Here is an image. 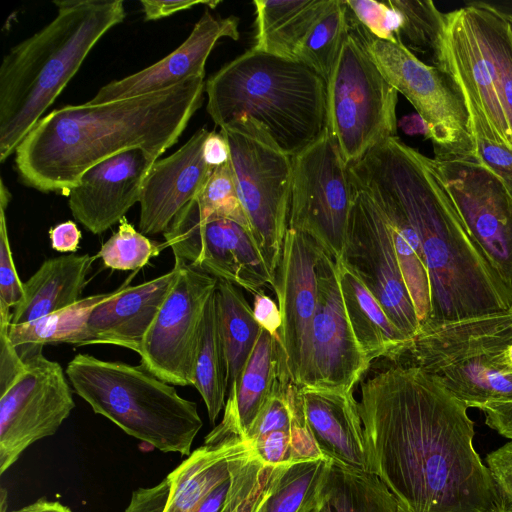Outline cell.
<instances>
[{
  "label": "cell",
  "mask_w": 512,
  "mask_h": 512,
  "mask_svg": "<svg viewBox=\"0 0 512 512\" xmlns=\"http://www.w3.org/2000/svg\"><path fill=\"white\" fill-rule=\"evenodd\" d=\"M322 498L332 512H409L372 472L330 462Z\"/></svg>",
  "instance_id": "33"
},
{
  "label": "cell",
  "mask_w": 512,
  "mask_h": 512,
  "mask_svg": "<svg viewBox=\"0 0 512 512\" xmlns=\"http://www.w3.org/2000/svg\"><path fill=\"white\" fill-rule=\"evenodd\" d=\"M355 186L372 199L389 225L396 255L421 327L431 316V296L429 275L418 234L392 198L374 188Z\"/></svg>",
  "instance_id": "30"
},
{
  "label": "cell",
  "mask_w": 512,
  "mask_h": 512,
  "mask_svg": "<svg viewBox=\"0 0 512 512\" xmlns=\"http://www.w3.org/2000/svg\"><path fill=\"white\" fill-rule=\"evenodd\" d=\"M10 307L0 303V393L4 392L23 371L25 363L10 341L8 330L12 320Z\"/></svg>",
  "instance_id": "44"
},
{
  "label": "cell",
  "mask_w": 512,
  "mask_h": 512,
  "mask_svg": "<svg viewBox=\"0 0 512 512\" xmlns=\"http://www.w3.org/2000/svg\"><path fill=\"white\" fill-rule=\"evenodd\" d=\"M142 10L145 20H157L170 16L179 11L188 10L196 5H207L210 8H215L220 1L211 0H178V1H156V0H142Z\"/></svg>",
  "instance_id": "48"
},
{
  "label": "cell",
  "mask_w": 512,
  "mask_h": 512,
  "mask_svg": "<svg viewBox=\"0 0 512 512\" xmlns=\"http://www.w3.org/2000/svg\"><path fill=\"white\" fill-rule=\"evenodd\" d=\"M349 173L354 184L392 198L418 234L431 296L423 326L511 308V289L470 235L431 158L393 137L350 165Z\"/></svg>",
  "instance_id": "2"
},
{
  "label": "cell",
  "mask_w": 512,
  "mask_h": 512,
  "mask_svg": "<svg viewBox=\"0 0 512 512\" xmlns=\"http://www.w3.org/2000/svg\"><path fill=\"white\" fill-rule=\"evenodd\" d=\"M353 197L349 166L327 126L318 139L292 157L288 228L310 236L340 261Z\"/></svg>",
  "instance_id": "12"
},
{
  "label": "cell",
  "mask_w": 512,
  "mask_h": 512,
  "mask_svg": "<svg viewBox=\"0 0 512 512\" xmlns=\"http://www.w3.org/2000/svg\"><path fill=\"white\" fill-rule=\"evenodd\" d=\"M204 87V77H191L153 93L55 109L17 147L19 176L39 191L68 195L86 170L111 156L141 149L158 160L201 107Z\"/></svg>",
  "instance_id": "3"
},
{
  "label": "cell",
  "mask_w": 512,
  "mask_h": 512,
  "mask_svg": "<svg viewBox=\"0 0 512 512\" xmlns=\"http://www.w3.org/2000/svg\"><path fill=\"white\" fill-rule=\"evenodd\" d=\"M348 32L349 8L345 1L332 0L298 47L294 60L316 71L327 83Z\"/></svg>",
  "instance_id": "36"
},
{
  "label": "cell",
  "mask_w": 512,
  "mask_h": 512,
  "mask_svg": "<svg viewBox=\"0 0 512 512\" xmlns=\"http://www.w3.org/2000/svg\"><path fill=\"white\" fill-rule=\"evenodd\" d=\"M117 290L88 296L77 303L44 316L36 321L11 325L8 335L23 358L42 351L46 344L69 343L77 345L93 309L117 293Z\"/></svg>",
  "instance_id": "34"
},
{
  "label": "cell",
  "mask_w": 512,
  "mask_h": 512,
  "mask_svg": "<svg viewBox=\"0 0 512 512\" xmlns=\"http://www.w3.org/2000/svg\"><path fill=\"white\" fill-rule=\"evenodd\" d=\"M161 248L137 231L124 217L118 230L101 246L97 257L110 269L133 271L143 268Z\"/></svg>",
  "instance_id": "40"
},
{
  "label": "cell",
  "mask_w": 512,
  "mask_h": 512,
  "mask_svg": "<svg viewBox=\"0 0 512 512\" xmlns=\"http://www.w3.org/2000/svg\"><path fill=\"white\" fill-rule=\"evenodd\" d=\"M49 237L54 250L75 253L79 248L81 231L73 221L68 220L51 228Z\"/></svg>",
  "instance_id": "50"
},
{
  "label": "cell",
  "mask_w": 512,
  "mask_h": 512,
  "mask_svg": "<svg viewBox=\"0 0 512 512\" xmlns=\"http://www.w3.org/2000/svg\"><path fill=\"white\" fill-rule=\"evenodd\" d=\"M310 512H332L328 503L322 498V501Z\"/></svg>",
  "instance_id": "54"
},
{
  "label": "cell",
  "mask_w": 512,
  "mask_h": 512,
  "mask_svg": "<svg viewBox=\"0 0 512 512\" xmlns=\"http://www.w3.org/2000/svg\"><path fill=\"white\" fill-rule=\"evenodd\" d=\"M237 460V459H236ZM235 460V461H236ZM234 461V462H235ZM233 466V465H232ZM232 471V469H231ZM231 486V475L217 485L197 506L194 512H222Z\"/></svg>",
  "instance_id": "52"
},
{
  "label": "cell",
  "mask_w": 512,
  "mask_h": 512,
  "mask_svg": "<svg viewBox=\"0 0 512 512\" xmlns=\"http://www.w3.org/2000/svg\"><path fill=\"white\" fill-rule=\"evenodd\" d=\"M11 512H72V510L58 501L41 499Z\"/></svg>",
  "instance_id": "53"
},
{
  "label": "cell",
  "mask_w": 512,
  "mask_h": 512,
  "mask_svg": "<svg viewBox=\"0 0 512 512\" xmlns=\"http://www.w3.org/2000/svg\"><path fill=\"white\" fill-rule=\"evenodd\" d=\"M193 386L201 395L209 420L214 424L225 407L228 393L216 290L210 296L204 311Z\"/></svg>",
  "instance_id": "35"
},
{
  "label": "cell",
  "mask_w": 512,
  "mask_h": 512,
  "mask_svg": "<svg viewBox=\"0 0 512 512\" xmlns=\"http://www.w3.org/2000/svg\"><path fill=\"white\" fill-rule=\"evenodd\" d=\"M178 269L131 286V276L108 300L91 312L77 345L112 344L138 354L159 309L173 288Z\"/></svg>",
  "instance_id": "25"
},
{
  "label": "cell",
  "mask_w": 512,
  "mask_h": 512,
  "mask_svg": "<svg viewBox=\"0 0 512 512\" xmlns=\"http://www.w3.org/2000/svg\"><path fill=\"white\" fill-rule=\"evenodd\" d=\"M10 193L1 180L0 188V303L10 308L17 306L24 296L23 282L20 280L10 247L6 221V208Z\"/></svg>",
  "instance_id": "41"
},
{
  "label": "cell",
  "mask_w": 512,
  "mask_h": 512,
  "mask_svg": "<svg viewBox=\"0 0 512 512\" xmlns=\"http://www.w3.org/2000/svg\"><path fill=\"white\" fill-rule=\"evenodd\" d=\"M435 66L480 109L497 141L512 149V23L508 13L472 2L443 13Z\"/></svg>",
  "instance_id": "8"
},
{
  "label": "cell",
  "mask_w": 512,
  "mask_h": 512,
  "mask_svg": "<svg viewBox=\"0 0 512 512\" xmlns=\"http://www.w3.org/2000/svg\"><path fill=\"white\" fill-rule=\"evenodd\" d=\"M25 367L0 393V474L33 443L54 435L75 407L62 366L42 351L23 358Z\"/></svg>",
  "instance_id": "14"
},
{
  "label": "cell",
  "mask_w": 512,
  "mask_h": 512,
  "mask_svg": "<svg viewBox=\"0 0 512 512\" xmlns=\"http://www.w3.org/2000/svg\"><path fill=\"white\" fill-rule=\"evenodd\" d=\"M238 23L234 16L215 17L205 10L186 40L173 52L138 72L109 82L89 102L105 103L153 93L191 77H204L206 61L216 43L223 37L239 39Z\"/></svg>",
  "instance_id": "23"
},
{
  "label": "cell",
  "mask_w": 512,
  "mask_h": 512,
  "mask_svg": "<svg viewBox=\"0 0 512 512\" xmlns=\"http://www.w3.org/2000/svg\"><path fill=\"white\" fill-rule=\"evenodd\" d=\"M356 20L374 37L401 43L399 39L400 15L386 1L346 0Z\"/></svg>",
  "instance_id": "42"
},
{
  "label": "cell",
  "mask_w": 512,
  "mask_h": 512,
  "mask_svg": "<svg viewBox=\"0 0 512 512\" xmlns=\"http://www.w3.org/2000/svg\"><path fill=\"white\" fill-rule=\"evenodd\" d=\"M481 410L485 423L512 441V401L488 404Z\"/></svg>",
  "instance_id": "49"
},
{
  "label": "cell",
  "mask_w": 512,
  "mask_h": 512,
  "mask_svg": "<svg viewBox=\"0 0 512 512\" xmlns=\"http://www.w3.org/2000/svg\"><path fill=\"white\" fill-rule=\"evenodd\" d=\"M209 132L197 130L176 152L151 166L139 201V229L144 235L164 233L178 212L202 190L215 168L204 154Z\"/></svg>",
  "instance_id": "22"
},
{
  "label": "cell",
  "mask_w": 512,
  "mask_h": 512,
  "mask_svg": "<svg viewBox=\"0 0 512 512\" xmlns=\"http://www.w3.org/2000/svg\"><path fill=\"white\" fill-rule=\"evenodd\" d=\"M472 238L512 291V196L474 158H431Z\"/></svg>",
  "instance_id": "17"
},
{
  "label": "cell",
  "mask_w": 512,
  "mask_h": 512,
  "mask_svg": "<svg viewBox=\"0 0 512 512\" xmlns=\"http://www.w3.org/2000/svg\"><path fill=\"white\" fill-rule=\"evenodd\" d=\"M288 381L291 378L280 339L262 329L241 373L228 389L221 422L207 434L204 443L246 441L270 397Z\"/></svg>",
  "instance_id": "24"
},
{
  "label": "cell",
  "mask_w": 512,
  "mask_h": 512,
  "mask_svg": "<svg viewBox=\"0 0 512 512\" xmlns=\"http://www.w3.org/2000/svg\"><path fill=\"white\" fill-rule=\"evenodd\" d=\"M205 91L207 112L217 126L249 117L291 157L328 126L324 78L303 63L254 48L212 75Z\"/></svg>",
  "instance_id": "5"
},
{
  "label": "cell",
  "mask_w": 512,
  "mask_h": 512,
  "mask_svg": "<svg viewBox=\"0 0 512 512\" xmlns=\"http://www.w3.org/2000/svg\"><path fill=\"white\" fill-rule=\"evenodd\" d=\"M96 258L70 253L46 259L23 283L24 296L13 309L11 325L36 321L80 301Z\"/></svg>",
  "instance_id": "27"
},
{
  "label": "cell",
  "mask_w": 512,
  "mask_h": 512,
  "mask_svg": "<svg viewBox=\"0 0 512 512\" xmlns=\"http://www.w3.org/2000/svg\"><path fill=\"white\" fill-rule=\"evenodd\" d=\"M308 427L331 462L371 472L359 403L354 390L299 387Z\"/></svg>",
  "instance_id": "26"
},
{
  "label": "cell",
  "mask_w": 512,
  "mask_h": 512,
  "mask_svg": "<svg viewBox=\"0 0 512 512\" xmlns=\"http://www.w3.org/2000/svg\"><path fill=\"white\" fill-rule=\"evenodd\" d=\"M216 300L229 389L252 353L262 328L238 286L218 279Z\"/></svg>",
  "instance_id": "32"
},
{
  "label": "cell",
  "mask_w": 512,
  "mask_h": 512,
  "mask_svg": "<svg viewBox=\"0 0 512 512\" xmlns=\"http://www.w3.org/2000/svg\"><path fill=\"white\" fill-rule=\"evenodd\" d=\"M358 403L371 472L409 512H506L468 408L428 374L393 364L361 384Z\"/></svg>",
  "instance_id": "1"
},
{
  "label": "cell",
  "mask_w": 512,
  "mask_h": 512,
  "mask_svg": "<svg viewBox=\"0 0 512 512\" xmlns=\"http://www.w3.org/2000/svg\"><path fill=\"white\" fill-rule=\"evenodd\" d=\"M253 315L259 326L270 335L279 338L282 324L281 313L275 301L263 290L253 294Z\"/></svg>",
  "instance_id": "47"
},
{
  "label": "cell",
  "mask_w": 512,
  "mask_h": 512,
  "mask_svg": "<svg viewBox=\"0 0 512 512\" xmlns=\"http://www.w3.org/2000/svg\"><path fill=\"white\" fill-rule=\"evenodd\" d=\"M204 154L207 162L213 167L220 166L229 160V147L220 132H209L204 145Z\"/></svg>",
  "instance_id": "51"
},
{
  "label": "cell",
  "mask_w": 512,
  "mask_h": 512,
  "mask_svg": "<svg viewBox=\"0 0 512 512\" xmlns=\"http://www.w3.org/2000/svg\"><path fill=\"white\" fill-rule=\"evenodd\" d=\"M250 444L265 465L278 466L292 462L290 431H273L256 438Z\"/></svg>",
  "instance_id": "45"
},
{
  "label": "cell",
  "mask_w": 512,
  "mask_h": 512,
  "mask_svg": "<svg viewBox=\"0 0 512 512\" xmlns=\"http://www.w3.org/2000/svg\"><path fill=\"white\" fill-rule=\"evenodd\" d=\"M66 376L75 392L126 434L165 453L191 454L203 426L194 401L138 366L77 354Z\"/></svg>",
  "instance_id": "6"
},
{
  "label": "cell",
  "mask_w": 512,
  "mask_h": 512,
  "mask_svg": "<svg viewBox=\"0 0 512 512\" xmlns=\"http://www.w3.org/2000/svg\"><path fill=\"white\" fill-rule=\"evenodd\" d=\"M345 309L354 335L367 360H392L408 339L396 328L365 285L343 263L337 261Z\"/></svg>",
  "instance_id": "28"
},
{
  "label": "cell",
  "mask_w": 512,
  "mask_h": 512,
  "mask_svg": "<svg viewBox=\"0 0 512 512\" xmlns=\"http://www.w3.org/2000/svg\"><path fill=\"white\" fill-rule=\"evenodd\" d=\"M194 200L200 218L229 219L251 232L249 221L237 192L230 160L213 169Z\"/></svg>",
  "instance_id": "38"
},
{
  "label": "cell",
  "mask_w": 512,
  "mask_h": 512,
  "mask_svg": "<svg viewBox=\"0 0 512 512\" xmlns=\"http://www.w3.org/2000/svg\"><path fill=\"white\" fill-rule=\"evenodd\" d=\"M327 458L278 465L253 512H310L322 501Z\"/></svg>",
  "instance_id": "31"
},
{
  "label": "cell",
  "mask_w": 512,
  "mask_h": 512,
  "mask_svg": "<svg viewBox=\"0 0 512 512\" xmlns=\"http://www.w3.org/2000/svg\"><path fill=\"white\" fill-rule=\"evenodd\" d=\"M252 450L241 439L204 443L158 484L135 490L124 512H194L230 477L234 461Z\"/></svg>",
  "instance_id": "21"
},
{
  "label": "cell",
  "mask_w": 512,
  "mask_h": 512,
  "mask_svg": "<svg viewBox=\"0 0 512 512\" xmlns=\"http://www.w3.org/2000/svg\"><path fill=\"white\" fill-rule=\"evenodd\" d=\"M494 481L502 496L506 512H512V441L486 456Z\"/></svg>",
  "instance_id": "46"
},
{
  "label": "cell",
  "mask_w": 512,
  "mask_h": 512,
  "mask_svg": "<svg viewBox=\"0 0 512 512\" xmlns=\"http://www.w3.org/2000/svg\"><path fill=\"white\" fill-rule=\"evenodd\" d=\"M463 96L469 114L474 159L496 176L512 196V149L497 141L477 105L468 95L463 93Z\"/></svg>",
  "instance_id": "39"
},
{
  "label": "cell",
  "mask_w": 512,
  "mask_h": 512,
  "mask_svg": "<svg viewBox=\"0 0 512 512\" xmlns=\"http://www.w3.org/2000/svg\"><path fill=\"white\" fill-rule=\"evenodd\" d=\"M349 17L351 30L385 80L403 94L425 123L434 157L474 158L463 93L442 68L421 61L402 43L378 39Z\"/></svg>",
  "instance_id": "10"
},
{
  "label": "cell",
  "mask_w": 512,
  "mask_h": 512,
  "mask_svg": "<svg viewBox=\"0 0 512 512\" xmlns=\"http://www.w3.org/2000/svg\"><path fill=\"white\" fill-rule=\"evenodd\" d=\"M508 16H509V19H510V21L512 23V13H508Z\"/></svg>",
  "instance_id": "56"
},
{
  "label": "cell",
  "mask_w": 512,
  "mask_h": 512,
  "mask_svg": "<svg viewBox=\"0 0 512 512\" xmlns=\"http://www.w3.org/2000/svg\"><path fill=\"white\" fill-rule=\"evenodd\" d=\"M256 50L294 60L295 53L332 0H256Z\"/></svg>",
  "instance_id": "29"
},
{
  "label": "cell",
  "mask_w": 512,
  "mask_h": 512,
  "mask_svg": "<svg viewBox=\"0 0 512 512\" xmlns=\"http://www.w3.org/2000/svg\"><path fill=\"white\" fill-rule=\"evenodd\" d=\"M322 249L310 236L288 228L272 285L282 318L280 343L291 381L299 387L309 363Z\"/></svg>",
  "instance_id": "19"
},
{
  "label": "cell",
  "mask_w": 512,
  "mask_h": 512,
  "mask_svg": "<svg viewBox=\"0 0 512 512\" xmlns=\"http://www.w3.org/2000/svg\"><path fill=\"white\" fill-rule=\"evenodd\" d=\"M155 161L143 150L131 149L90 167L67 195L74 218L93 234L120 222L140 201L143 182Z\"/></svg>",
  "instance_id": "20"
},
{
  "label": "cell",
  "mask_w": 512,
  "mask_h": 512,
  "mask_svg": "<svg viewBox=\"0 0 512 512\" xmlns=\"http://www.w3.org/2000/svg\"><path fill=\"white\" fill-rule=\"evenodd\" d=\"M163 235L175 262L252 294L274 283L251 232L229 219L200 218L194 199L178 212Z\"/></svg>",
  "instance_id": "13"
},
{
  "label": "cell",
  "mask_w": 512,
  "mask_h": 512,
  "mask_svg": "<svg viewBox=\"0 0 512 512\" xmlns=\"http://www.w3.org/2000/svg\"><path fill=\"white\" fill-rule=\"evenodd\" d=\"M0 512H6L7 507V491L4 488H1V496H0Z\"/></svg>",
  "instance_id": "55"
},
{
  "label": "cell",
  "mask_w": 512,
  "mask_h": 512,
  "mask_svg": "<svg viewBox=\"0 0 512 512\" xmlns=\"http://www.w3.org/2000/svg\"><path fill=\"white\" fill-rule=\"evenodd\" d=\"M176 282L142 343L141 364L173 385H193L206 304L218 279L175 262Z\"/></svg>",
  "instance_id": "15"
},
{
  "label": "cell",
  "mask_w": 512,
  "mask_h": 512,
  "mask_svg": "<svg viewBox=\"0 0 512 512\" xmlns=\"http://www.w3.org/2000/svg\"><path fill=\"white\" fill-rule=\"evenodd\" d=\"M55 18L12 47L0 67V161L15 153L96 43L125 18L122 0L54 1Z\"/></svg>",
  "instance_id": "4"
},
{
  "label": "cell",
  "mask_w": 512,
  "mask_h": 512,
  "mask_svg": "<svg viewBox=\"0 0 512 512\" xmlns=\"http://www.w3.org/2000/svg\"><path fill=\"white\" fill-rule=\"evenodd\" d=\"M401 19L399 39L411 52L428 54L436 64L440 49L443 12L432 1L388 0Z\"/></svg>",
  "instance_id": "37"
},
{
  "label": "cell",
  "mask_w": 512,
  "mask_h": 512,
  "mask_svg": "<svg viewBox=\"0 0 512 512\" xmlns=\"http://www.w3.org/2000/svg\"><path fill=\"white\" fill-rule=\"evenodd\" d=\"M398 92L382 76L351 30L327 81L328 127L348 166L397 137Z\"/></svg>",
  "instance_id": "11"
},
{
  "label": "cell",
  "mask_w": 512,
  "mask_h": 512,
  "mask_svg": "<svg viewBox=\"0 0 512 512\" xmlns=\"http://www.w3.org/2000/svg\"><path fill=\"white\" fill-rule=\"evenodd\" d=\"M316 270L317 306L312 324L309 363L300 387L354 390L371 363L351 327L337 261L322 249Z\"/></svg>",
  "instance_id": "18"
},
{
  "label": "cell",
  "mask_w": 512,
  "mask_h": 512,
  "mask_svg": "<svg viewBox=\"0 0 512 512\" xmlns=\"http://www.w3.org/2000/svg\"><path fill=\"white\" fill-rule=\"evenodd\" d=\"M510 310L512 311V305H511V308H510Z\"/></svg>",
  "instance_id": "57"
},
{
  "label": "cell",
  "mask_w": 512,
  "mask_h": 512,
  "mask_svg": "<svg viewBox=\"0 0 512 512\" xmlns=\"http://www.w3.org/2000/svg\"><path fill=\"white\" fill-rule=\"evenodd\" d=\"M512 311L426 325L391 360L428 374L467 408L512 401Z\"/></svg>",
  "instance_id": "7"
},
{
  "label": "cell",
  "mask_w": 512,
  "mask_h": 512,
  "mask_svg": "<svg viewBox=\"0 0 512 512\" xmlns=\"http://www.w3.org/2000/svg\"><path fill=\"white\" fill-rule=\"evenodd\" d=\"M290 383L291 381L283 383L270 397L250 428L246 442L251 443L256 438L273 431L291 430L293 415L288 396Z\"/></svg>",
  "instance_id": "43"
},
{
  "label": "cell",
  "mask_w": 512,
  "mask_h": 512,
  "mask_svg": "<svg viewBox=\"0 0 512 512\" xmlns=\"http://www.w3.org/2000/svg\"><path fill=\"white\" fill-rule=\"evenodd\" d=\"M220 133L229 147L237 192L251 234L274 276L288 231L292 157L249 117L220 128Z\"/></svg>",
  "instance_id": "9"
},
{
  "label": "cell",
  "mask_w": 512,
  "mask_h": 512,
  "mask_svg": "<svg viewBox=\"0 0 512 512\" xmlns=\"http://www.w3.org/2000/svg\"><path fill=\"white\" fill-rule=\"evenodd\" d=\"M353 186V204L340 262L357 276L396 328L410 340L419 332L420 322L396 255L389 225L372 199Z\"/></svg>",
  "instance_id": "16"
}]
</instances>
